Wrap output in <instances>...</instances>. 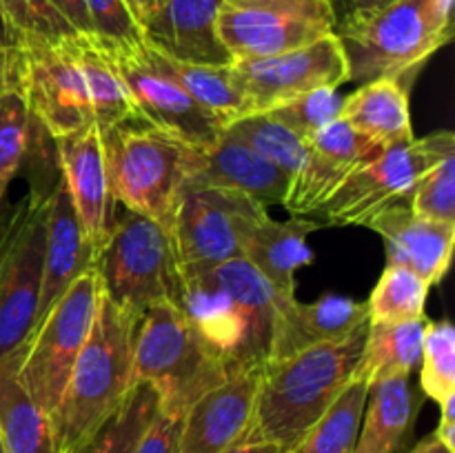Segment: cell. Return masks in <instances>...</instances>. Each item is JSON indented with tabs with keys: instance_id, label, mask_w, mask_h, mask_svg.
Masks as SVG:
<instances>
[{
	"instance_id": "cell-48",
	"label": "cell",
	"mask_w": 455,
	"mask_h": 453,
	"mask_svg": "<svg viewBox=\"0 0 455 453\" xmlns=\"http://www.w3.org/2000/svg\"><path fill=\"white\" fill-rule=\"evenodd\" d=\"M127 4L133 12V16H136L138 22H142V18L154 9V3H151V0H127Z\"/></svg>"
},
{
	"instance_id": "cell-33",
	"label": "cell",
	"mask_w": 455,
	"mask_h": 453,
	"mask_svg": "<svg viewBox=\"0 0 455 453\" xmlns=\"http://www.w3.org/2000/svg\"><path fill=\"white\" fill-rule=\"evenodd\" d=\"M429 284L404 266L387 265L367 300L369 322H407L425 318Z\"/></svg>"
},
{
	"instance_id": "cell-29",
	"label": "cell",
	"mask_w": 455,
	"mask_h": 453,
	"mask_svg": "<svg viewBox=\"0 0 455 453\" xmlns=\"http://www.w3.org/2000/svg\"><path fill=\"white\" fill-rule=\"evenodd\" d=\"M427 318L407 322H369L355 376L364 385L394 376L411 378L420 364Z\"/></svg>"
},
{
	"instance_id": "cell-53",
	"label": "cell",
	"mask_w": 455,
	"mask_h": 453,
	"mask_svg": "<svg viewBox=\"0 0 455 453\" xmlns=\"http://www.w3.org/2000/svg\"><path fill=\"white\" fill-rule=\"evenodd\" d=\"M329 3H333V0H329Z\"/></svg>"
},
{
	"instance_id": "cell-47",
	"label": "cell",
	"mask_w": 455,
	"mask_h": 453,
	"mask_svg": "<svg viewBox=\"0 0 455 453\" xmlns=\"http://www.w3.org/2000/svg\"><path fill=\"white\" fill-rule=\"evenodd\" d=\"M18 40H20V36L16 34V29L9 25V20L4 18V13L0 12V47L13 49L18 44Z\"/></svg>"
},
{
	"instance_id": "cell-10",
	"label": "cell",
	"mask_w": 455,
	"mask_h": 453,
	"mask_svg": "<svg viewBox=\"0 0 455 453\" xmlns=\"http://www.w3.org/2000/svg\"><path fill=\"white\" fill-rule=\"evenodd\" d=\"M98 300L100 278L96 266H89L58 298L27 340L18 367V380L47 416L56 409L71 367L87 340Z\"/></svg>"
},
{
	"instance_id": "cell-23",
	"label": "cell",
	"mask_w": 455,
	"mask_h": 453,
	"mask_svg": "<svg viewBox=\"0 0 455 453\" xmlns=\"http://www.w3.org/2000/svg\"><path fill=\"white\" fill-rule=\"evenodd\" d=\"M367 322V302L345 296H324L315 302H298L296 296L280 298L269 360L287 358L320 342L340 340Z\"/></svg>"
},
{
	"instance_id": "cell-28",
	"label": "cell",
	"mask_w": 455,
	"mask_h": 453,
	"mask_svg": "<svg viewBox=\"0 0 455 453\" xmlns=\"http://www.w3.org/2000/svg\"><path fill=\"white\" fill-rule=\"evenodd\" d=\"M142 56L147 58L151 67L172 78L180 89H185L203 109H207L213 118L227 127L234 120L244 115V100L240 89L235 87V80L231 76L229 67H209L194 65V62H182L176 58H169L164 53L156 52L154 47L142 40Z\"/></svg>"
},
{
	"instance_id": "cell-17",
	"label": "cell",
	"mask_w": 455,
	"mask_h": 453,
	"mask_svg": "<svg viewBox=\"0 0 455 453\" xmlns=\"http://www.w3.org/2000/svg\"><path fill=\"white\" fill-rule=\"evenodd\" d=\"M60 178L65 180L74 203L80 226L92 244L93 253H100L114 226V198L107 182L102 138L96 124L56 138Z\"/></svg>"
},
{
	"instance_id": "cell-31",
	"label": "cell",
	"mask_w": 455,
	"mask_h": 453,
	"mask_svg": "<svg viewBox=\"0 0 455 453\" xmlns=\"http://www.w3.org/2000/svg\"><path fill=\"white\" fill-rule=\"evenodd\" d=\"M369 386L354 378L287 453H354Z\"/></svg>"
},
{
	"instance_id": "cell-45",
	"label": "cell",
	"mask_w": 455,
	"mask_h": 453,
	"mask_svg": "<svg viewBox=\"0 0 455 453\" xmlns=\"http://www.w3.org/2000/svg\"><path fill=\"white\" fill-rule=\"evenodd\" d=\"M16 89L13 80V49L0 47V93Z\"/></svg>"
},
{
	"instance_id": "cell-15",
	"label": "cell",
	"mask_w": 455,
	"mask_h": 453,
	"mask_svg": "<svg viewBox=\"0 0 455 453\" xmlns=\"http://www.w3.org/2000/svg\"><path fill=\"white\" fill-rule=\"evenodd\" d=\"M114 62L132 98L140 123L191 149H204L222 136L225 127L207 109L198 105L185 89L160 74L142 56V43L132 47H107L98 43Z\"/></svg>"
},
{
	"instance_id": "cell-39",
	"label": "cell",
	"mask_w": 455,
	"mask_h": 453,
	"mask_svg": "<svg viewBox=\"0 0 455 453\" xmlns=\"http://www.w3.org/2000/svg\"><path fill=\"white\" fill-rule=\"evenodd\" d=\"M92 36L107 47H132L142 43L140 22L127 0H83Z\"/></svg>"
},
{
	"instance_id": "cell-32",
	"label": "cell",
	"mask_w": 455,
	"mask_h": 453,
	"mask_svg": "<svg viewBox=\"0 0 455 453\" xmlns=\"http://www.w3.org/2000/svg\"><path fill=\"white\" fill-rule=\"evenodd\" d=\"M158 409L160 398L154 386L136 382L123 407L98 431L83 453H133Z\"/></svg>"
},
{
	"instance_id": "cell-42",
	"label": "cell",
	"mask_w": 455,
	"mask_h": 453,
	"mask_svg": "<svg viewBox=\"0 0 455 453\" xmlns=\"http://www.w3.org/2000/svg\"><path fill=\"white\" fill-rule=\"evenodd\" d=\"M58 12V16L76 31V34L92 36V25H89L87 9L83 0H44Z\"/></svg>"
},
{
	"instance_id": "cell-5",
	"label": "cell",
	"mask_w": 455,
	"mask_h": 453,
	"mask_svg": "<svg viewBox=\"0 0 455 453\" xmlns=\"http://www.w3.org/2000/svg\"><path fill=\"white\" fill-rule=\"evenodd\" d=\"M231 373L234 369L209 349L176 305L158 302L142 311L133 336V380L154 386L163 411L185 416Z\"/></svg>"
},
{
	"instance_id": "cell-27",
	"label": "cell",
	"mask_w": 455,
	"mask_h": 453,
	"mask_svg": "<svg viewBox=\"0 0 455 453\" xmlns=\"http://www.w3.org/2000/svg\"><path fill=\"white\" fill-rule=\"evenodd\" d=\"M20 351L0 358V435L4 453H56L52 422L18 380Z\"/></svg>"
},
{
	"instance_id": "cell-37",
	"label": "cell",
	"mask_w": 455,
	"mask_h": 453,
	"mask_svg": "<svg viewBox=\"0 0 455 453\" xmlns=\"http://www.w3.org/2000/svg\"><path fill=\"white\" fill-rule=\"evenodd\" d=\"M407 200L418 216L455 225V149L440 155L418 178Z\"/></svg>"
},
{
	"instance_id": "cell-20",
	"label": "cell",
	"mask_w": 455,
	"mask_h": 453,
	"mask_svg": "<svg viewBox=\"0 0 455 453\" xmlns=\"http://www.w3.org/2000/svg\"><path fill=\"white\" fill-rule=\"evenodd\" d=\"M289 180L287 173L258 151L222 131L213 145L189 151L185 185L238 191L267 207L284 203Z\"/></svg>"
},
{
	"instance_id": "cell-21",
	"label": "cell",
	"mask_w": 455,
	"mask_h": 453,
	"mask_svg": "<svg viewBox=\"0 0 455 453\" xmlns=\"http://www.w3.org/2000/svg\"><path fill=\"white\" fill-rule=\"evenodd\" d=\"M363 226L385 240L389 265L413 271L429 287L447 275L455 244L451 222L429 220L413 213L409 204L394 203L369 218Z\"/></svg>"
},
{
	"instance_id": "cell-38",
	"label": "cell",
	"mask_w": 455,
	"mask_h": 453,
	"mask_svg": "<svg viewBox=\"0 0 455 453\" xmlns=\"http://www.w3.org/2000/svg\"><path fill=\"white\" fill-rule=\"evenodd\" d=\"M342 109V96L338 89H315V91L302 93L293 100L283 102L274 109L265 111L271 118L296 133L302 140H309L314 133L327 127L329 123L338 120Z\"/></svg>"
},
{
	"instance_id": "cell-18",
	"label": "cell",
	"mask_w": 455,
	"mask_h": 453,
	"mask_svg": "<svg viewBox=\"0 0 455 453\" xmlns=\"http://www.w3.org/2000/svg\"><path fill=\"white\" fill-rule=\"evenodd\" d=\"M260 369H240L200 395L182 417L178 453H222L244 438Z\"/></svg>"
},
{
	"instance_id": "cell-41",
	"label": "cell",
	"mask_w": 455,
	"mask_h": 453,
	"mask_svg": "<svg viewBox=\"0 0 455 453\" xmlns=\"http://www.w3.org/2000/svg\"><path fill=\"white\" fill-rule=\"evenodd\" d=\"M0 12L4 13V18L16 29L18 36L34 34L36 20L31 0H0Z\"/></svg>"
},
{
	"instance_id": "cell-16",
	"label": "cell",
	"mask_w": 455,
	"mask_h": 453,
	"mask_svg": "<svg viewBox=\"0 0 455 453\" xmlns=\"http://www.w3.org/2000/svg\"><path fill=\"white\" fill-rule=\"evenodd\" d=\"M385 145L363 136L340 118L305 142V158L289 180L284 209L291 216L315 213L354 169L378 158Z\"/></svg>"
},
{
	"instance_id": "cell-26",
	"label": "cell",
	"mask_w": 455,
	"mask_h": 453,
	"mask_svg": "<svg viewBox=\"0 0 455 453\" xmlns=\"http://www.w3.org/2000/svg\"><path fill=\"white\" fill-rule=\"evenodd\" d=\"M422 398L407 376L369 385L363 425L354 453H398L411 435Z\"/></svg>"
},
{
	"instance_id": "cell-6",
	"label": "cell",
	"mask_w": 455,
	"mask_h": 453,
	"mask_svg": "<svg viewBox=\"0 0 455 453\" xmlns=\"http://www.w3.org/2000/svg\"><path fill=\"white\" fill-rule=\"evenodd\" d=\"M107 182L114 203L158 222L169 234L187 180L191 147L151 127L118 124L100 133Z\"/></svg>"
},
{
	"instance_id": "cell-40",
	"label": "cell",
	"mask_w": 455,
	"mask_h": 453,
	"mask_svg": "<svg viewBox=\"0 0 455 453\" xmlns=\"http://www.w3.org/2000/svg\"><path fill=\"white\" fill-rule=\"evenodd\" d=\"M182 417L185 416H180V413H169L158 409L133 453H178Z\"/></svg>"
},
{
	"instance_id": "cell-9",
	"label": "cell",
	"mask_w": 455,
	"mask_h": 453,
	"mask_svg": "<svg viewBox=\"0 0 455 453\" xmlns=\"http://www.w3.org/2000/svg\"><path fill=\"white\" fill-rule=\"evenodd\" d=\"M76 34V31H74ZM74 34H22L13 47V80L31 118L56 140L93 124Z\"/></svg>"
},
{
	"instance_id": "cell-3",
	"label": "cell",
	"mask_w": 455,
	"mask_h": 453,
	"mask_svg": "<svg viewBox=\"0 0 455 453\" xmlns=\"http://www.w3.org/2000/svg\"><path fill=\"white\" fill-rule=\"evenodd\" d=\"M136 315L100 289L93 324L71 367L69 380L49 416L56 453H83L133 389Z\"/></svg>"
},
{
	"instance_id": "cell-14",
	"label": "cell",
	"mask_w": 455,
	"mask_h": 453,
	"mask_svg": "<svg viewBox=\"0 0 455 453\" xmlns=\"http://www.w3.org/2000/svg\"><path fill=\"white\" fill-rule=\"evenodd\" d=\"M229 71L243 93L244 115L265 114L302 93L338 89L349 80V67L336 34L278 56L234 60Z\"/></svg>"
},
{
	"instance_id": "cell-12",
	"label": "cell",
	"mask_w": 455,
	"mask_h": 453,
	"mask_svg": "<svg viewBox=\"0 0 455 453\" xmlns=\"http://www.w3.org/2000/svg\"><path fill=\"white\" fill-rule=\"evenodd\" d=\"M455 149L451 131L413 138L404 145L385 147L378 158L354 169L338 189L320 204L315 216L329 225H364L380 209L409 198L418 178L447 151Z\"/></svg>"
},
{
	"instance_id": "cell-25",
	"label": "cell",
	"mask_w": 455,
	"mask_h": 453,
	"mask_svg": "<svg viewBox=\"0 0 455 453\" xmlns=\"http://www.w3.org/2000/svg\"><path fill=\"white\" fill-rule=\"evenodd\" d=\"M338 118L380 145H404L413 140L409 114V83L400 78H376L342 98Z\"/></svg>"
},
{
	"instance_id": "cell-35",
	"label": "cell",
	"mask_w": 455,
	"mask_h": 453,
	"mask_svg": "<svg viewBox=\"0 0 455 453\" xmlns=\"http://www.w3.org/2000/svg\"><path fill=\"white\" fill-rule=\"evenodd\" d=\"M420 360V389L443 407L455 398V329L449 320L427 322Z\"/></svg>"
},
{
	"instance_id": "cell-24",
	"label": "cell",
	"mask_w": 455,
	"mask_h": 453,
	"mask_svg": "<svg viewBox=\"0 0 455 453\" xmlns=\"http://www.w3.org/2000/svg\"><path fill=\"white\" fill-rule=\"evenodd\" d=\"M318 229L320 222L311 218L293 216L289 220H274L265 211L244 231L243 258L260 271L280 298H293L296 271L314 260L307 238Z\"/></svg>"
},
{
	"instance_id": "cell-46",
	"label": "cell",
	"mask_w": 455,
	"mask_h": 453,
	"mask_svg": "<svg viewBox=\"0 0 455 453\" xmlns=\"http://www.w3.org/2000/svg\"><path fill=\"white\" fill-rule=\"evenodd\" d=\"M409 453H455V451H451L449 447H444V444L435 438V433H431L427 435L425 440H420V442H418Z\"/></svg>"
},
{
	"instance_id": "cell-8",
	"label": "cell",
	"mask_w": 455,
	"mask_h": 453,
	"mask_svg": "<svg viewBox=\"0 0 455 453\" xmlns=\"http://www.w3.org/2000/svg\"><path fill=\"white\" fill-rule=\"evenodd\" d=\"M49 194L47 187H31L0 222V358L20 351L34 331Z\"/></svg>"
},
{
	"instance_id": "cell-2",
	"label": "cell",
	"mask_w": 455,
	"mask_h": 453,
	"mask_svg": "<svg viewBox=\"0 0 455 453\" xmlns=\"http://www.w3.org/2000/svg\"><path fill=\"white\" fill-rule=\"evenodd\" d=\"M367 324L340 340L269 360L260 369L251 422L243 440L274 442L289 451L354 380Z\"/></svg>"
},
{
	"instance_id": "cell-7",
	"label": "cell",
	"mask_w": 455,
	"mask_h": 453,
	"mask_svg": "<svg viewBox=\"0 0 455 453\" xmlns=\"http://www.w3.org/2000/svg\"><path fill=\"white\" fill-rule=\"evenodd\" d=\"M100 289L114 305L140 318L158 302L176 305L180 274L169 234L149 218L124 209L93 262Z\"/></svg>"
},
{
	"instance_id": "cell-34",
	"label": "cell",
	"mask_w": 455,
	"mask_h": 453,
	"mask_svg": "<svg viewBox=\"0 0 455 453\" xmlns=\"http://www.w3.org/2000/svg\"><path fill=\"white\" fill-rule=\"evenodd\" d=\"M225 133L251 147L253 151H258L262 158L275 164L289 178L298 171L302 158H305V140L289 131L284 124L271 118L269 114L243 115V118L227 124Z\"/></svg>"
},
{
	"instance_id": "cell-11",
	"label": "cell",
	"mask_w": 455,
	"mask_h": 453,
	"mask_svg": "<svg viewBox=\"0 0 455 453\" xmlns=\"http://www.w3.org/2000/svg\"><path fill=\"white\" fill-rule=\"evenodd\" d=\"M265 211V204L238 191L182 187L169 226L178 274H198L243 258L244 231Z\"/></svg>"
},
{
	"instance_id": "cell-49",
	"label": "cell",
	"mask_w": 455,
	"mask_h": 453,
	"mask_svg": "<svg viewBox=\"0 0 455 453\" xmlns=\"http://www.w3.org/2000/svg\"><path fill=\"white\" fill-rule=\"evenodd\" d=\"M351 4V9H376L382 4H389L391 0H347Z\"/></svg>"
},
{
	"instance_id": "cell-51",
	"label": "cell",
	"mask_w": 455,
	"mask_h": 453,
	"mask_svg": "<svg viewBox=\"0 0 455 453\" xmlns=\"http://www.w3.org/2000/svg\"><path fill=\"white\" fill-rule=\"evenodd\" d=\"M151 3H154V7H158V4H163L164 0H151Z\"/></svg>"
},
{
	"instance_id": "cell-22",
	"label": "cell",
	"mask_w": 455,
	"mask_h": 453,
	"mask_svg": "<svg viewBox=\"0 0 455 453\" xmlns=\"http://www.w3.org/2000/svg\"><path fill=\"white\" fill-rule=\"evenodd\" d=\"M96 262L92 244L80 226L74 203L69 198L65 180H58L49 194L47 231H44V256H43V287H40L36 324L47 315L58 302V298Z\"/></svg>"
},
{
	"instance_id": "cell-19",
	"label": "cell",
	"mask_w": 455,
	"mask_h": 453,
	"mask_svg": "<svg viewBox=\"0 0 455 453\" xmlns=\"http://www.w3.org/2000/svg\"><path fill=\"white\" fill-rule=\"evenodd\" d=\"M220 0H164L140 22L142 40L182 62L229 67L231 53L218 34Z\"/></svg>"
},
{
	"instance_id": "cell-43",
	"label": "cell",
	"mask_w": 455,
	"mask_h": 453,
	"mask_svg": "<svg viewBox=\"0 0 455 453\" xmlns=\"http://www.w3.org/2000/svg\"><path fill=\"white\" fill-rule=\"evenodd\" d=\"M440 411H443V416H440V425L434 433L444 447L455 451V398L449 400L447 404H443Z\"/></svg>"
},
{
	"instance_id": "cell-30",
	"label": "cell",
	"mask_w": 455,
	"mask_h": 453,
	"mask_svg": "<svg viewBox=\"0 0 455 453\" xmlns=\"http://www.w3.org/2000/svg\"><path fill=\"white\" fill-rule=\"evenodd\" d=\"M74 52L84 74L89 100H92L93 124L98 127V131L105 133L118 124L138 120L123 78L118 76L105 49L98 44V40L93 36L74 34Z\"/></svg>"
},
{
	"instance_id": "cell-50",
	"label": "cell",
	"mask_w": 455,
	"mask_h": 453,
	"mask_svg": "<svg viewBox=\"0 0 455 453\" xmlns=\"http://www.w3.org/2000/svg\"><path fill=\"white\" fill-rule=\"evenodd\" d=\"M438 3H440V7H443V9H444V12H449V13H451V7H453V0H438Z\"/></svg>"
},
{
	"instance_id": "cell-1",
	"label": "cell",
	"mask_w": 455,
	"mask_h": 453,
	"mask_svg": "<svg viewBox=\"0 0 455 453\" xmlns=\"http://www.w3.org/2000/svg\"><path fill=\"white\" fill-rule=\"evenodd\" d=\"M280 296L244 258L180 275L176 306L234 371L269 360Z\"/></svg>"
},
{
	"instance_id": "cell-4",
	"label": "cell",
	"mask_w": 455,
	"mask_h": 453,
	"mask_svg": "<svg viewBox=\"0 0 455 453\" xmlns=\"http://www.w3.org/2000/svg\"><path fill=\"white\" fill-rule=\"evenodd\" d=\"M351 83L413 76L451 40V13L438 0H391L376 9H351L336 22Z\"/></svg>"
},
{
	"instance_id": "cell-44",
	"label": "cell",
	"mask_w": 455,
	"mask_h": 453,
	"mask_svg": "<svg viewBox=\"0 0 455 453\" xmlns=\"http://www.w3.org/2000/svg\"><path fill=\"white\" fill-rule=\"evenodd\" d=\"M222 453H287V449L274 442H262V440H240Z\"/></svg>"
},
{
	"instance_id": "cell-13",
	"label": "cell",
	"mask_w": 455,
	"mask_h": 453,
	"mask_svg": "<svg viewBox=\"0 0 455 453\" xmlns=\"http://www.w3.org/2000/svg\"><path fill=\"white\" fill-rule=\"evenodd\" d=\"M329 0H220L218 34L234 60L300 49L336 29Z\"/></svg>"
},
{
	"instance_id": "cell-52",
	"label": "cell",
	"mask_w": 455,
	"mask_h": 453,
	"mask_svg": "<svg viewBox=\"0 0 455 453\" xmlns=\"http://www.w3.org/2000/svg\"><path fill=\"white\" fill-rule=\"evenodd\" d=\"M0 453H4V444H3V435H0Z\"/></svg>"
},
{
	"instance_id": "cell-36",
	"label": "cell",
	"mask_w": 455,
	"mask_h": 453,
	"mask_svg": "<svg viewBox=\"0 0 455 453\" xmlns=\"http://www.w3.org/2000/svg\"><path fill=\"white\" fill-rule=\"evenodd\" d=\"M36 120L16 89L0 93V200L29 155Z\"/></svg>"
}]
</instances>
